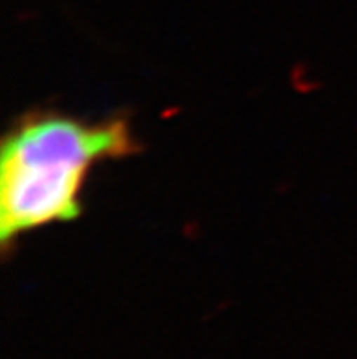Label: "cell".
Masks as SVG:
<instances>
[{"label":"cell","instance_id":"cell-1","mask_svg":"<svg viewBox=\"0 0 357 359\" xmlns=\"http://www.w3.org/2000/svg\"><path fill=\"white\" fill-rule=\"evenodd\" d=\"M139 150L126 118L105 121L32 111L13 124L0 154V241L81 214V191L95 164Z\"/></svg>","mask_w":357,"mask_h":359}]
</instances>
